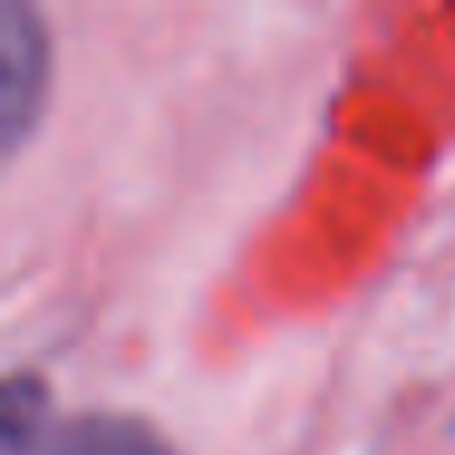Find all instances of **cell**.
<instances>
[{"instance_id": "1", "label": "cell", "mask_w": 455, "mask_h": 455, "mask_svg": "<svg viewBox=\"0 0 455 455\" xmlns=\"http://www.w3.org/2000/svg\"><path fill=\"white\" fill-rule=\"evenodd\" d=\"M54 89V35L30 0L0 5V148L20 157L44 128Z\"/></svg>"}, {"instance_id": "2", "label": "cell", "mask_w": 455, "mask_h": 455, "mask_svg": "<svg viewBox=\"0 0 455 455\" xmlns=\"http://www.w3.org/2000/svg\"><path fill=\"white\" fill-rule=\"evenodd\" d=\"M0 455H181L152 421L128 411H79L50 416L25 445Z\"/></svg>"}]
</instances>
